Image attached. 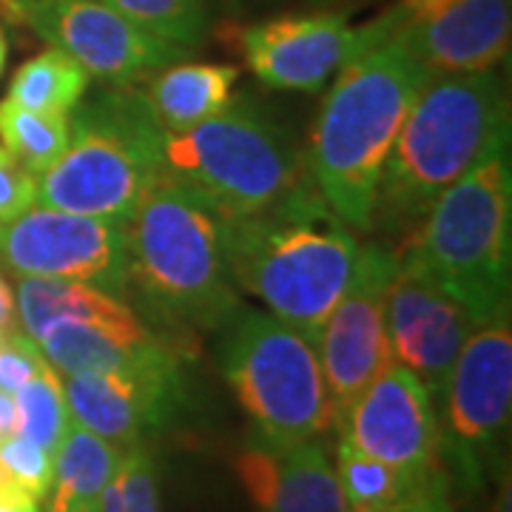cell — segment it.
<instances>
[{
  "instance_id": "obj_1",
  "label": "cell",
  "mask_w": 512,
  "mask_h": 512,
  "mask_svg": "<svg viewBox=\"0 0 512 512\" xmlns=\"http://www.w3.org/2000/svg\"><path fill=\"white\" fill-rule=\"evenodd\" d=\"M225 245L239 291L265 302L313 345L362 254L356 231L330 208L313 177L259 214L225 220Z\"/></svg>"
},
{
  "instance_id": "obj_2",
  "label": "cell",
  "mask_w": 512,
  "mask_h": 512,
  "mask_svg": "<svg viewBox=\"0 0 512 512\" xmlns=\"http://www.w3.org/2000/svg\"><path fill=\"white\" fill-rule=\"evenodd\" d=\"M430 72L387 37L336 74L311 137V177L353 231H370L384 165Z\"/></svg>"
},
{
  "instance_id": "obj_3",
  "label": "cell",
  "mask_w": 512,
  "mask_h": 512,
  "mask_svg": "<svg viewBox=\"0 0 512 512\" xmlns=\"http://www.w3.org/2000/svg\"><path fill=\"white\" fill-rule=\"evenodd\" d=\"M504 140H510V97L501 74H430L387 157L376 214L421 220Z\"/></svg>"
},
{
  "instance_id": "obj_4",
  "label": "cell",
  "mask_w": 512,
  "mask_h": 512,
  "mask_svg": "<svg viewBox=\"0 0 512 512\" xmlns=\"http://www.w3.org/2000/svg\"><path fill=\"white\" fill-rule=\"evenodd\" d=\"M131 285L183 328H217L239 308L225 217L163 174L126 222Z\"/></svg>"
},
{
  "instance_id": "obj_5",
  "label": "cell",
  "mask_w": 512,
  "mask_h": 512,
  "mask_svg": "<svg viewBox=\"0 0 512 512\" xmlns=\"http://www.w3.org/2000/svg\"><path fill=\"white\" fill-rule=\"evenodd\" d=\"M404 248L458 299L476 325L510 313V140L484 154L421 217Z\"/></svg>"
},
{
  "instance_id": "obj_6",
  "label": "cell",
  "mask_w": 512,
  "mask_h": 512,
  "mask_svg": "<svg viewBox=\"0 0 512 512\" xmlns=\"http://www.w3.org/2000/svg\"><path fill=\"white\" fill-rule=\"evenodd\" d=\"M165 131L134 89L80 100L69 114V146L37 177V205L128 222L165 174Z\"/></svg>"
},
{
  "instance_id": "obj_7",
  "label": "cell",
  "mask_w": 512,
  "mask_h": 512,
  "mask_svg": "<svg viewBox=\"0 0 512 512\" xmlns=\"http://www.w3.org/2000/svg\"><path fill=\"white\" fill-rule=\"evenodd\" d=\"M163 168L225 220L259 214L311 177L285 131L248 100H231L200 126L165 134Z\"/></svg>"
},
{
  "instance_id": "obj_8",
  "label": "cell",
  "mask_w": 512,
  "mask_h": 512,
  "mask_svg": "<svg viewBox=\"0 0 512 512\" xmlns=\"http://www.w3.org/2000/svg\"><path fill=\"white\" fill-rule=\"evenodd\" d=\"M222 373L254 421L256 439L291 447L333 424L316 345L274 313L239 316L222 348Z\"/></svg>"
},
{
  "instance_id": "obj_9",
  "label": "cell",
  "mask_w": 512,
  "mask_h": 512,
  "mask_svg": "<svg viewBox=\"0 0 512 512\" xmlns=\"http://www.w3.org/2000/svg\"><path fill=\"white\" fill-rule=\"evenodd\" d=\"M441 416V456H447L450 481H461L470 493H478L484 473L493 464L507 439L512 413V328L510 313L478 325L444 390Z\"/></svg>"
},
{
  "instance_id": "obj_10",
  "label": "cell",
  "mask_w": 512,
  "mask_h": 512,
  "mask_svg": "<svg viewBox=\"0 0 512 512\" xmlns=\"http://www.w3.org/2000/svg\"><path fill=\"white\" fill-rule=\"evenodd\" d=\"M0 262L18 276L74 279L117 299L131 288L126 222L49 205L0 225Z\"/></svg>"
},
{
  "instance_id": "obj_11",
  "label": "cell",
  "mask_w": 512,
  "mask_h": 512,
  "mask_svg": "<svg viewBox=\"0 0 512 512\" xmlns=\"http://www.w3.org/2000/svg\"><path fill=\"white\" fill-rule=\"evenodd\" d=\"M396 262V251L365 245L348 288L316 336L336 424L367 384L393 362L387 339V288L396 274Z\"/></svg>"
},
{
  "instance_id": "obj_12",
  "label": "cell",
  "mask_w": 512,
  "mask_h": 512,
  "mask_svg": "<svg viewBox=\"0 0 512 512\" xmlns=\"http://www.w3.org/2000/svg\"><path fill=\"white\" fill-rule=\"evenodd\" d=\"M12 12L89 77L114 86L160 72L185 52L103 0H12Z\"/></svg>"
},
{
  "instance_id": "obj_13",
  "label": "cell",
  "mask_w": 512,
  "mask_h": 512,
  "mask_svg": "<svg viewBox=\"0 0 512 512\" xmlns=\"http://www.w3.org/2000/svg\"><path fill=\"white\" fill-rule=\"evenodd\" d=\"M390 37L384 15L353 26L336 12L285 15L239 29L237 49L259 83L288 92H319L367 49Z\"/></svg>"
},
{
  "instance_id": "obj_14",
  "label": "cell",
  "mask_w": 512,
  "mask_h": 512,
  "mask_svg": "<svg viewBox=\"0 0 512 512\" xmlns=\"http://www.w3.org/2000/svg\"><path fill=\"white\" fill-rule=\"evenodd\" d=\"M342 436L413 481L444 473L436 399L399 362H390L339 421Z\"/></svg>"
},
{
  "instance_id": "obj_15",
  "label": "cell",
  "mask_w": 512,
  "mask_h": 512,
  "mask_svg": "<svg viewBox=\"0 0 512 512\" xmlns=\"http://www.w3.org/2000/svg\"><path fill=\"white\" fill-rule=\"evenodd\" d=\"M387 288V339L393 362L419 376L439 399L470 333L478 328L467 308L441 288L410 248L399 251Z\"/></svg>"
},
{
  "instance_id": "obj_16",
  "label": "cell",
  "mask_w": 512,
  "mask_h": 512,
  "mask_svg": "<svg viewBox=\"0 0 512 512\" xmlns=\"http://www.w3.org/2000/svg\"><path fill=\"white\" fill-rule=\"evenodd\" d=\"M384 20L430 74L487 72L510 52L512 0H399Z\"/></svg>"
},
{
  "instance_id": "obj_17",
  "label": "cell",
  "mask_w": 512,
  "mask_h": 512,
  "mask_svg": "<svg viewBox=\"0 0 512 512\" xmlns=\"http://www.w3.org/2000/svg\"><path fill=\"white\" fill-rule=\"evenodd\" d=\"M69 416L117 447H137L174 419L183 399L180 362L72 373L63 382Z\"/></svg>"
},
{
  "instance_id": "obj_18",
  "label": "cell",
  "mask_w": 512,
  "mask_h": 512,
  "mask_svg": "<svg viewBox=\"0 0 512 512\" xmlns=\"http://www.w3.org/2000/svg\"><path fill=\"white\" fill-rule=\"evenodd\" d=\"M234 467L259 512H348L333 461L316 441L276 447L256 439Z\"/></svg>"
},
{
  "instance_id": "obj_19",
  "label": "cell",
  "mask_w": 512,
  "mask_h": 512,
  "mask_svg": "<svg viewBox=\"0 0 512 512\" xmlns=\"http://www.w3.org/2000/svg\"><path fill=\"white\" fill-rule=\"evenodd\" d=\"M37 348L49 365L66 376L97 370H131L177 359V353L157 333H151L137 319V313L123 319L57 322L43 330Z\"/></svg>"
},
{
  "instance_id": "obj_20",
  "label": "cell",
  "mask_w": 512,
  "mask_h": 512,
  "mask_svg": "<svg viewBox=\"0 0 512 512\" xmlns=\"http://www.w3.org/2000/svg\"><path fill=\"white\" fill-rule=\"evenodd\" d=\"M237 77L228 63H168L143 94L165 134H177L220 114L234 100Z\"/></svg>"
},
{
  "instance_id": "obj_21",
  "label": "cell",
  "mask_w": 512,
  "mask_h": 512,
  "mask_svg": "<svg viewBox=\"0 0 512 512\" xmlns=\"http://www.w3.org/2000/svg\"><path fill=\"white\" fill-rule=\"evenodd\" d=\"M123 447L69 421L52 453V487L46 493L49 512H89L97 507L120 461Z\"/></svg>"
},
{
  "instance_id": "obj_22",
  "label": "cell",
  "mask_w": 512,
  "mask_h": 512,
  "mask_svg": "<svg viewBox=\"0 0 512 512\" xmlns=\"http://www.w3.org/2000/svg\"><path fill=\"white\" fill-rule=\"evenodd\" d=\"M15 313H18V328L37 342L43 330H49L57 322L123 319L134 311L123 299L86 282L57 279V276H20L15 288Z\"/></svg>"
},
{
  "instance_id": "obj_23",
  "label": "cell",
  "mask_w": 512,
  "mask_h": 512,
  "mask_svg": "<svg viewBox=\"0 0 512 512\" xmlns=\"http://www.w3.org/2000/svg\"><path fill=\"white\" fill-rule=\"evenodd\" d=\"M92 77L60 49H46L20 66L9 83V100L32 111L72 114L89 92Z\"/></svg>"
},
{
  "instance_id": "obj_24",
  "label": "cell",
  "mask_w": 512,
  "mask_h": 512,
  "mask_svg": "<svg viewBox=\"0 0 512 512\" xmlns=\"http://www.w3.org/2000/svg\"><path fill=\"white\" fill-rule=\"evenodd\" d=\"M0 143L35 177L49 171L69 146V114H46L0 100Z\"/></svg>"
},
{
  "instance_id": "obj_25",
  "label": "cell",
  "mask_w": 512,
  "mask_h": 512,
  "mask_svg": "<svg viewBox=\"0 0 512 512\" xmlns=\"http://www.w3.org/2000/svg\"><path fill=\"white\" fill-rule=\"evenodd\" d=\"M333 470L339 478L342 495L348 501V510H379V507H387V504L399 501L402 495L419 487V481L407 478L396 467L384 464L379 458L367 456L365 450L350 444L345 436L336 444Z\"/></svg>"
},
{
  "instance_id": "obj_26",
  "label": "cell",
  "mask_w": 512,
  "mask_h": 512,
  "mask_svg": "<svg viewBox=\"0 0 512 512\" xmlns=\"http://www.w3.org/2000/svg\"><path fill=\"white\" fill-rule=\"evenodd\" d=\"M12 396H15V413H18L15 433L23 439L35 441L37 447L55 453V447L60 444L69 421H72L63 382L57 379L55 367H43Z\"/></svg>"
},
{
  "instance_id": "obj_27",
  "label": "cell",
  "mask_w": 512,
  "mask_h": 512,
  "mask_svg": "<svg viewBox=\"0 0 512 512\" xmlns=\"http://www.w3.org/2000/svg\"><path fill=\"white\" fill-rule=\"evenodd\" d=\"M103 3H109L146 32L163 37L180 49L197 46L208 26L205 0H103Z\"/></svg>"
},
{
  "instance_id": "obj_28",
  "label": "cell",
  "mask_w": 512,
  "mask_h": 512,
  "mask_svg": "<svg viewBox=\"0 0 512 512\" xmlns=\"http://www.w3.org/2000/svg\"><path fill=\"white\" fill-rule=\"evenodd\" d=\"M100 512H160L157 473L148 450L128 447L117 473L97 501Z\"/></svg>"
},
{
  "instance_id": "obj_29",
  "label": "cell",
  "mask_w": 512,
  "mask_h": 512,
  "mask_svg": "<svg viewBox=\"0 0 512 512\" xmlns=\"http://www.w3.org/2000/svg\"><path fill=\"white\" fill-rule=\"evenodd\" d=\"M0 473L32 501H43L52 487V453L15 433L0 441Z\"/></svg>"
},
{
  "instance_id": "obj_30",
  "label": "cell",
  "mask_w": 512,
  "mask_h": 512,
  "mask_svg": "<svg viewBox=\"0 0 512 512\" xmlns=\"http://www.w3.org/2000/svg\"><path fill=\"white\" fill-rule=\"evenodd\" d=\"M43 367H49L35 339H29L20 328L3 330L0 336V390L15 393Z\"/></svg>"
},
{
  "instance_id": "obj_31",
  "label": "cell",
  "mask_w": 512,
  "mask_h": 512,
  "mask_svg": "<svg viewBox=\"0 0 512 512\" xmlns=\"http://www.w3.org/2000/svg\"><path fill=\"white\" fill-rule=\"evenodd\" d=\"M37 205V177L0 146V225Z\"/></svg>"
},
{
  "instance_id": "obj_32",
  "label": "cell",
  "mask_w": 512,
  "mask_h": 512,
  "mask_svg": "<svg viewBox=\"0 0 512 512\" xmlns=\"http://www.w3.org/2000/svg\"><path fill=\"white\" fill-rule=\"evenodd\" d=\"M453 510V481L444 470L436 478L419 484L416 490L402 495L399 501L379 507V510H348V512H450Z\"/></svg>"
},
{
  "instance_id": "obj_33",
  "label": "cell",
  "mask_w": 512,
  "mask_h": 512,
  "mask_svg": "<svg viewBox=\"0 0 512 512\" xmlns=\"http://www.w3.org/2000/svg\"><path fill=\"white\" fill-rule=\"evenodd\" d=\"M18 313H15V291L9 288V282L0 274V333L9 328H18Z\"/></svg>"
},
{
  "instance_id": "obj_34",
  "label": "cell",
  "mask_w": 512,
  "mask_h": 512,
  "mask_svg": "<svg viewBox=\"0 0 512 512\" xmlns=\"http://www.w3.org/2000/svg\"><path fill=\"white\" fill-rule=\"evenodd\" d=\"M18 427V413H15V396L0 390V441L15 436Z\"/></svg>"
},
{
  "instance_id": "obj_35",
  "label": "cell",
  "mask_w": 512,
  "mask_h": 512,
  "mask_svg": "<svg viewBox=\"0 0 512 512\" xmlns=\"http://www.w3.org/2000/svg\"><path fill=\"white\" fill-rule=\"evenodd\" d=\"M495 512H510V481L504 478V487L498 493V501H495Z\"/></svg>"
},
{
  "instance_id": "obj_36",
  "label": "cell",
  "mask_w": 512,
  "mask_h": 512,
  "mask_svg": "<svg viewBox=\"0 0 512 512\" xmlns=\"http://www.w3.org/2000/svg\"><path fill=\"white\" fill-rule=\"evenodd\" d=\"M6 55H9V43H6L3 29H0V74H3V66H6Z\"/></svg>"
},
{
  "instance_id": "obj_37",
  "label": "cell",
  "mask_w": 512,
  "mask_h": 512,
  "mask_svg": "<svg viewBox=\"0 0 512 512\" xmlns=\"http://www.w3.org/2000/svg\"><path fill=\"white\" fill-rule=\"evenodd\" d=\"M450 512H478V510L467 507V504H456V501H453V510H450Z\"/></svg>"
},
{
  "instance_id": "obj_38",
  "label": "cell",
  "mask_w": 512,
  "mask_h": 512,
  "mask_svg": "<svg viewBox=\"0 0 512 512\" xmlns=\"http://www.w3.org/2000/svg\"><path fill=\"white\" fill-rule=\"evenodd\" d=\"M0 9H12V0H0Z\"/></svg>"
},
{
  "instance_id": "obj_39",
  "label": "cell",
  "mask_w": 512,
  "mask_h": 512,
  "mask_svg": "<svg viewBox=\"0 0 512 512\" xmlns=\"http://www.w3.org/2000/svg\"><path fill=\"white\" fill-rule=\"evenodd\" d=\"M0 336H3V333H0Z\"/></svg>"
}]
</instances>
